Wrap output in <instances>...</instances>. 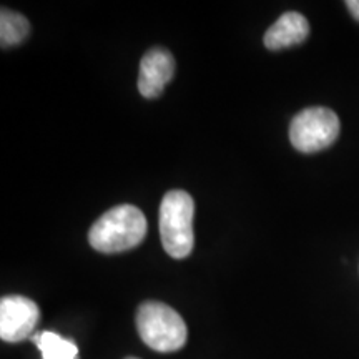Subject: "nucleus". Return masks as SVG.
Wrapping results in <instances>:
<instances>
[{
	"mask_svg": "<svg viewBox=\"0 0 359 359\" xmlns=\"http://www.w3.org/2000/svg\"><path fill=\"white\" fill-rule=\"evenodd\" d=\"M147 235V218L133 205H118L103 213L88 231L92 248L100 253H122L132 250Z\"/></svg>",
	"mask_w": 359,
	"mask_h": 359,
	"instance_id": "nucleus-1",
	"label": "nucleus"
},
{
	"mask_svg": "<svg viewBox=\"0 0 359 359\" xmlns=\"http://www.w3.org/2000/svg\"><path fill=\"white\" fill-rule=\"evenodd\" d=\"M195 201L190 193L172 190L163 196L160 205V238L163 250L175 259H183L193 251Z\"/></svg>",
	"mask_w": 359,
	"mask_h": 359,
	"instance_id": "nucleus-2",
	"label": "nucleus"
},
{
	"mask_svg": "<svg viewBox=\"0 0 359 359\" xmlns=\"http://www.w3.org/2000/svg\"><path fill=\"white\" fill-rule=\"evenodd\" d=\"M137 330L143 343L158 353H173L185 346V321L168 304L145 302L137 311Z\"/></svg>",
	"mask_w": 359,
	"mask_h": 359,
	"instance_id": "nucleus-3",
	"label": "nucleus"
},
{
	"mask_svg": "<svg viewBox=\"0 0 359 359\" xmlns=\"http://www.w3.org/2000/svg\"><path fill=\"white\" fill-rule=\"evenodd\" d=\"M341 130L339 118L326 107H311L291 120L290 140L302 154H316L333 145Z\"/></svg>",
	"mask_w": 359,
	"mask_h": 359,
	"instance_id": "nucleus-4",
	"label": "nucleus"
},
{
	"mask_svg": "<svg viewBox=\"0 0 359 359\" xmlns=\"http://www.w3.org/2000/svg\"><path fill=\"white\" fill-rule=\"evenodd\" d=\"M40 309L25 296H6L0 302V338L20 343L30 338L37 326Z\"/></svg>",
	"mask_w": 359,
	"mask_h": 359,
	"instance_id": "nucleus-5",
	"label": "nucleus"
},
{
	"mask_svg": "<svg viewBox=\"0 0 359 359\" xmlns=\"http://www.w3.org/2000/svg\"><path fill=\"white\" fill-rule=\"evenodd\" d=\"M175 58L167 48L154 47L142 58L138 75V92L145 98L161 95L165 85L173 79Z\"/></svg>",
	"mask_w": 359,
	"mask_h": 359,
	"instance_id": "nucleus-6",
	"label": "nucleus"
},
{
	"mask_svg": "<svg viewBox=\"0 0 359 359\" xmlns=\"http://www.w3.org/2000/svg\"><path fill=\"white\" fill-rule=\"evenodd\" d=\"M309 35L306 17L299 12H286L264 34V47L268 50H283L303 43Z\"/></svg>",
	"mask_w": 359,
	"mask_h": 359,
	"instance_id": "nucleus-7",
	"label": "nucleus"
},
{
	"mask_svg": "<svg viewBox=\"0 0 359 359\" xmlns=\"http://www.w3.org/2000/svg\"><path fill=\"white\" fill-rule=\"evenodd\" d=\"M35 344L42 353V359H77L79 348L74 341L62 338L60 334L52 331L34 336Z\"/></svg>",
	"mask_w": 359,
	"mask_h": 359,
	"instance_id": "nucleus-8",
	"label": "nucleus"
},
{
	"mask_svg": "<svg viewBox=\"0 0 359 359\" xmlns=\"http://www.w3.org/2000/svg\"><path fill=\"white\" fill-rule=\"evenodd\" d=\"M29 20L22 13L2 8V13H0V42H2V47H13V45L24 42L29 35Z\"/></svg>",
	"mask_w": 359,
	"mask_h": 359,
	"instance_id": "nucleus-9",
	"label": "nucleus"
},
{
	"mask_svg": "<svg viewBox=\"0 0 359 359\" xmlns=\"http://www.w3.org/2000/svg\"><path fill=\"white\" fill-rule=\"evenodd\" d=\"M348 11L351 12V15L359 22V0H348L346 2Z\"/></svg>",
	"mask_w": 359,
	"mask_h": 359,
	"instance_id": "nucleus-10",
	"label": "nucleus"
},
{
	"mask_svg": "<svg viewBox=\"0 0 359 359\" xmlns=\"http://www.w3.org/2000/svg\"><path fill=\"white\" fill-rule=\"evenodd\" d=\"M127 359H138V358H127Z\"/></svg>",
	"mask_w": 359,
	"mask_h": 359,
	"instance_id": "nucleus-11",
	"label": "nucleus"
}]
</instances>
